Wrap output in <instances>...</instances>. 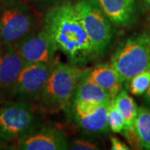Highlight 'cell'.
Here are the masks:
<instances>
[{
  "instance_id": "6da1fadb",
  "label": "cell",
  "mask_w": 150,
  "mask_h": 150,
  "mask_svg": "<svg viewBox=\"0 0 150 150\" xmlns=\"http://www.w3.org/2000/svg\"><path fill=\"white\" fill-rule=\"evenodd\" d=\"M43 28L71 64H85L96 55L74 4L64 3L50 8L44 18Z\"/></svg>"
},
{
  "instance_id": "7a4b0ae2",
  "label": "cell",
  "mask_w": 150,
  "mask_h": 150,
  "mask_svg": "<svg viewBox=\"0 0 150 150\" xmlns=\"http://www.w3.org/2000/svg\"><path fill=\"white\" fill-rule=\"evenodd\" d=\"M88 71L77 65L55 62L48 82L38 99L39 108L47 113H56L64 109L74 95L80 80Z\"/></svg>"
},
{
  "instance_id": "3957f363",
  "label": "cell",
  "mask_w": 150,
  "mask_h": 150,
  "mask_svg": "<svg viewBox=\"0 0 150 150\" xmlns=\"http://www.w3.org/2000/svg\"><path fill=\"white\" fill-rule=\"evenodd\" d=\"M122 83L143 71L150 69V36L142 33L127 39L111 59Z\"/></svg>"
},
{
  "instance_id": "277c9868",
  "label": "cell",
  "mask_w": 150,
  "mask_h": 150,
  "mask_svg": "<svg viewBox=\"0 0 150 150\" xmlns=\"http://www.w3.org/2000/svg\"><path fill=\"white\" fill-rule=\"evenodd\" d=\"M74 8L96 55L103 54L112 40L110 20L95 0H79L74 4Z\"/></svg>"
},
{
  "instance_id": "5b68a950",
  "label": "cell",
  "mask_w": 150,
  "mask_h": 150,
  "mask_svg": "<svg viewBox=\"0 0 150 150\" xmlns=\"http://www.w3.org/2000/svg\"><path fill=\"white\" fill-rule=\"evenodd\" d=\"M37 125V118L27 103H7L0 108V141L22 139L33 133Z\"/></svg>"
},
{
  "instance_id": "8992f818",
  "label": "cell",
  "mask_w": 150,
  "mask_h": 150,
  "mask_svg": "<svg viewBox=\"0 0 150 150\" xmlns=\"http://www.w3.org/2000/svg\"><path fill=\"white\" fill-rule=\"evenodd\" d=\"M35 18L27 6L8 4L0 8V43L15 46L34 31Z\"/></svg>"
},
{
  "instance_id": "52a82bcc",
  "label": "cell",
  "mask_w": 150,
  "mask_h": 150,
  "mask_svg": "<svg viewBox=\"0 0 150 150\" xmlns=\"http://www.w3.org/2000/svg\"><path fill=\"white\" fill-rule=\"evenodd\" d=\"M55 62L25 63L23 67L13 93L24 100H37L42 93Z\"/></svg>"
},
{
  "instance_id": "ba28073f",
  "label": "cell",
  "mask_w": 150,
  "mask_h": 150,
  "mask_svg": "<svg viewBox=\"0 0 150 150\" xmlns=\"http://www.w3.org/2000/svg\"><path fill=\"white\" fill-rule=\"evenodd\" d=\"M14 47L25 63H54L58 50L53 38L44 28L31 33Z\"/></svg>"
},
{
  "instance_id": "9c48e42d",
  "label": "cell",
  "mask_w": 150,
  "mask_h": 150,
  "mask_svg": "<svg viewBox=\"0 0 150 150\" xmlns=\"http://www.w3.org/2000/svg\"><path fill=\"white\" fill-rule=\"evenodd\" d=\"M69 149L66 134L60 129L46 127L19 140L18 149L65 150Z\"/></svg>"
},
{
  "instance_id": "30bf717a",
  "label": "cell",
  "mask_w": 150,
  "mask_h": 150,
  "mask_svg": "<svg viewBox=\"0 0 150 150\" xmlns=\"http://www.w3.org/2000/svg\"><path fill=\"white\" fill-rule=\"evenodd\" d=\"M24 64V60L14 46L0 49V91H13Z\"/></svg>"
},
{
  "instance_id": "8fae6325",
  "label": "cell",
  "mask_w": 150,
  "mask_h": 150,
  "mask_svg": "<svg viewBox=\"0 0 150 150\" xmlns=\"http://www.w3.org/2000/svg\"><path fill=\"white\" fill-rule=\"evenodd\" d=\"M108 104L109 103L101 104L93 111L85 113L74 111L75 122L86 133L91 134L108 133L110 129L108 123Z\"/></svg>"
},
{
  "instance_id": "7c38bea8",
  "label": "cell",
  "mask_w": 150,
  "mask_h": 150,
  "mask_svg": "<svg viewBox=\"0 0 150 150\" xmlns=\"http://www.w3.org/2000/svg\"><path fill=\"white\" fill-rule=\"evenodd\" d=\"M111 23L127 26L134 19V0H95Z\"/></svg>"
},
{
  "instance_id": "4fadbf2b",
  "label": "cell",
  "mask_w": 150,
  "mask_h": 150,
  "mask_svg": "<svg viewBox=\"0 0 150 150\" xmlns=\"http://www.w3.org/2000/svg\"><path fill=\"white\" fill-rule=\"evenodd\" d=\"M87 77L104 89L112 99L122 88L123 83L119 74L111 64L98 65L94 69L88 71Z\"/></svg>"
},
{
  "instance_id": "5bb4252c",
  "label": "cell",
  "mask_w": 150,
  "mask_h": 150,
  "mask_svg": "<svg viewBox=\"0 0 150 150\" xmlns=\"http://www.w3.org/2000/svg\"><path fill=\"white\" fill-rule=\"evenodd\" d=\"M112 100V98L107 92L95 83L88 79L86 74L81 79L75 90L74 102L85 101L103 104L108 103Z\"/></svg>"
},
{
  "instance_id": "9a60e30c",
  "label": "cell",
  "mask_w": 150,
  "mask_h": 150,
  "mask_svg": "<svg viewBox=\"0 0 150 150\" xmlns=\"http://www.w3.org/2000/svg\"><path fill=\"white\" fill-rule=\"evenodd\" d=\"M112 101L124 119L126 131H134V123L138 115V107L134 98L127 91L121 89Z\"/></svg>"
},
{
  "instance_id": "2e32d148",
  "label": "cell",
  "mask_w": 150,
  "mask_h": 150,
  "mask_svg": "<svg viewBox=\"0 0 150 150\" xmlns=\"http://www.w3.org/2000/svg\"><path fill=\"white\" fill-rule=\"evenodd\" d=\"M134 132L140 147L150 150V108L141 107L138 108Z\"/></svg>"
},
{
  "instance_id": "e0dca14e",
  "label": "cell",
  "mask_w": 150,
  "mask_h": 150,
  "mask_svg": "<svg viewBox=\"0 0 150 150\" xmlns=\"http://www.w3.org/2000/svg\"><path fill=\"white\" fill-rule=\"evenodd\" d=\"M150 85V69L143 71L129 80V91L132 94L139 96L144 94Z\"/></svg>"
},
{
  "instance_id": "ac0fdd59",
  "label": "cell",
  "mask_w": 150,
  "mask_h": 150,
  "mask_svg": "<svg viewBox=\"0 0 150 150\" xmlns=\"http://www.w3.org/2000/svg\"><path fill=\"white\" fill-rule=\"evenodd\" d=\"M108 123L109 129L113 133H121L123 130L126 131V124L122 114L114 105L113 101H111L108 108Z\"/></svg>"
},
{
  "instance_id": "d6986e66",
  "label": "cell",
  "mask_w": 150,
  "mask_h": 150,
  "mask_svg": "<svg viewBox=\"0 0 150 150\" xmlns=\"http://www.w3.org/2000/svg\"><path fill=\"white\" fill-rule=\"evenodd\" d=\"M69 149L73 150H97L98 147L93 142L83 139H74L71 144H69Z\"/></svg>"
},
{
  "instance_id": "ffe728a7",
  "label": "cell",
  "mask_w": 150,
  "mask_h": 150,
  "mask_svg": "<svg viewBox=\"0 0 150 150\" xmlns=\"http://www.w3.org/2000/svg\"><path fill=\"white\" fill-rule=\"evenodd\" d=\"M110 142H111V149L112 150H129V148L123 143L122 141L115 138V137H111L110 138Z\"/></svg>"
},
{
  "instance_id": "44dd1931",
  "label": "cell",
  "mask_w": 150,
  "mask_h": 150,
  "mask_svg": "<svg viewBox=\"0 0 150 150\" xmlns=\"http://www.w3.org/2000/svg\"><path fill=\"white\" fill-rule=\"evenodd\" d=\"M144 100L146 103H147V105L149 106V108H150V85L149 87V88H148V90L145 92L144 93Z\"/></svg>"
},
{
  "instance_id": "7402d4cb",
  "label": "cell",
  "mask_w": 150,
  "mask_h": 150,
  "mask_svg": "<svg viewBox=\"0 0 150 150\" xmlns=\"http://www.w3.org/2000/svg\"><path fill=\"white\" fill-rule=\"evenodd\" d=\"M145 2H146V3H147V4H149V5L150 6V0H144Z\"/></svg>"
},
{
  "instance_id": "603a6c76",
  "label": "cell",
  "mask_w": 150,
  "mask_h": 150,
  "mask_svg": "<svg viewBox=\"0 0 150 150\" xmlns=\"http://www.w3.org/2000/svg\"><path fill=\"white\" fill-rule=\"evenodd\" d=\"M34 1H46V0H34Z\"/></svg>"
}]
</instances>
